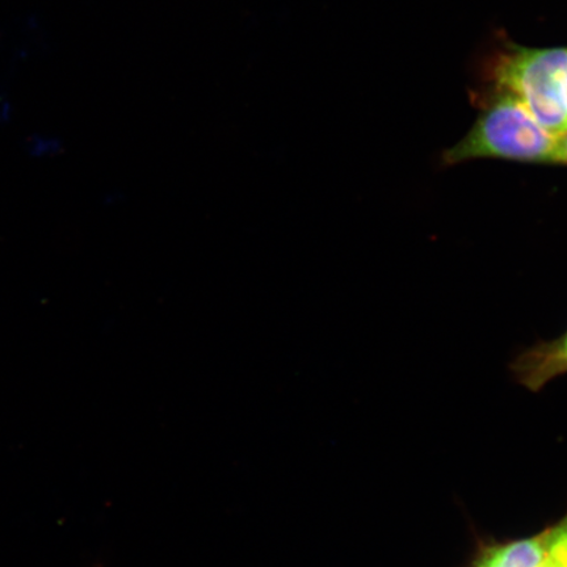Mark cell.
Listing matches in <instances>:
<instances>
[{"label": "cell", "instance_id": "1", "mask_svg": "<svg viewBox=\"0 0 567 567\" xmlns=\"http://www.w3.org/2000/svg\"><path fill=\"white\" fill-rule=\"evenodd\" d=\"M557 137L536 122L519 99L493 90L470 133L443 154L446 166L473 159L555 163Z\"/></svg>", "mask_w": 567, "mask_h": 567}, {"label": "cell", "instance_id": "2", "mask_svg": "<svg viewBox=\"0 0 567 567\" xmlns=\"http://www.w3.org/2000/svg\"><path fill=\"white\" fill-rule=\"evenodd\" d=\"M494 90L506 91L553 136L567 131V49L512 47L494 62Z\"/></svg>", "mask_w": 567, "mask_h": 567}, {"label": "cell", "instance_id": "3", "mask_svg": "<svg viewBox=\"0 0 567 567\" xmlns=\"http://www.w3.org/2000/svg\"><path fill=\"white\" fill-rule=\"evenodd\" d=\"M509 370L515 380L532 392H538L567 373V331L563 337L537 343L517 354Z\"/></svg>", "mask_w": 567, "mask_h": 567}, {"label": "cell", "instance_id": "4", "mask_svg": "<svg viewBox=\"0 0 567 567\" xmlns=\"http://www.w3.org/2000/svg\"><path fill=\"white\" fill-rule=\"evenodd\" d=\"M548 548L549 529L524 540L494 545L482 551L473 567H540Z\"/></svg>", "mask_w": 567, "mask_h": 567}, {"label": "cell", "instance_id": "5", "mask_svg": "<svg viewBox=\"0 0 567 567\" xmlns=\"http://www.w3.org/2000/svg\"><path fill=\"white\" fill-rule=\"evenodd\" d=\"M555 163L567 166V131L557 137Z\"/></svg>", "mask_w": 567, "mask_h": 567}]
</instances>
